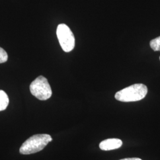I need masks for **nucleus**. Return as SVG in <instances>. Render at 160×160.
Listing matches in <instances>:
<instances>
[{
    "label": "nucleus",
    "mask_w": 160,
    "mask_h": 160,
    "mask_svg": "<svg viewBox=\"0 0 160 160\" xmlns=\"http://www.w3.org/2000/svg\"><path fill=\"white\" fill-rule=\"evenodd\" d=\"M148 92L147 87L143 84H135L117 92L115 98L122 102H137L143 99Z\"/></svg>",
    "instance_id": "f257e3e1"
},
{
    "label": "nucleus",
    "mask_w": 160,
    "mask_h": 160,
    "mask_svg": "<svg viewBox=\"0 0 160 160\" xmlns=\"http://www.w3.org/2000/svg\"><path fill=\"white\" fill-rule=\"evenodd\" d=\"M52 138L48 134L35 135L27 139L20 148L21 154L29 155L39 152L44 148Z\"/></svg>",
    "instance_id": "f03ea898"
},
{
    "label": "nucleus",
    "mask_w": 160,
    "mask_h": 160,
    "mask_svg": "<svg viewBox=\"0 0 160 160\" xmlns=\"http://www.w3.org/2000/svg\"><path fill=\"white\" fill-rule=\"evenodd\" d=\"M30 90L33 96L40 100H46L51 97V87L45 77L40 75L31 83Z\"/></svg>",
    "instance_id": "7ed1b4c3"
},
{
    "label": "nucleus",
    "mask_w": 160,
    "mask_h": 160,
    "mask_svg": "<svg viewBox=\"0 0 160 160\" xmlns=\"http://www.w3.org/2000/svg\"><path fill=\"white\" fill-rule=\"evenodd\" d=\"M57 34L63 51L69 52L74 48V36L68 26L65 24H59L57 30Z\"/></svg>",
    "instance_id": "20e7f679"
},
{
    "label": "nucleus",
    "mask_w": 160,
    "mask_h": 160,
    "mask_svg": "<svg viewBox=\"0 0 160 160\" xmlns=\"http://www.w3.org/2000/svg\"><path fill=\"white\" fill-rule=\"evenodd\" d=\"M122 145V141L117 138H111L103 141L99 145V147L103 151H110L119 148Z\"/></svg>",
    "instance_id": "39448f33"
},
{
    "label": "nucleus",
    "mask_w": 160,
    "mask_h": 160,
    "mask_svg": "<svg viewBox=\"0 0 160 160\" xmlns=\"http://www.w3.org/2000/svg\"><path fill=\"white\" fill-rule=\"evenodd\" d=\"M9 103V98L6 92L0 90V111L6 110Z\"/></svg>",
    "instance_id": "423d86ee"
},
{
    "label": "nucleus",
    "mask_w": 160,
    "mask_h": 160,
    "mask_svg": "<svg viewBox=\"0 0 160 160\" xmlns=\"http://www.w3.org/2000/svg\"><path fill=\"white\" fill-rule=\"evenodd\" d=\"M150 46L154 51H160V36L151 40Z\"/></svg>",
    "instance_id": "0eeeda50"
},
{
    "label": "nucleus",
    "mask_w": 160,
    "mask_h": 160,
    "mask_svg": "<svg viewBox=\"0 0 160 160\" xmlns=\"http://www.w3.org/2000/svg\"><path fill=\"white\" fill-rule=\"evenodd\" d=\"M8 59V55L6 51L0 47V63H4Z\"/></svg>",
    "instance_id": "6e6552de"
},
{
    "label": "nucleus",
    "mask_w": 160,
    "mask_h": 160,
    "mask_svg": "<svg viewBox=\"0 0 160 160\" xmlns=\"http://www.w3.org/2000/svg\"><path fill=\"white\" fill-rule=\"evenodd\" d=\"M120 160H142L140 158H125V159H122Z\"/></svg>",
    "instance_id": "1a4fd4ad"
},
{
    "label": "nucleus",
    "mask_w": 160,
    "mask_h": 160,
    "mask_svg": "<svg viewBox=\"0 0 160 160\" xmlns=\"http://www.w3.org/2000/svg\"></svg>",
    "instance_id": "9d476101"
}]
</instances>
